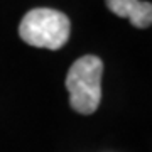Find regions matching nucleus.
Returning <instances> with one entry per match:
<instances>
[{"mask_svg":"<svg viewBox=\"0 0 152 152\" xmlns=\"http://www.w3.org/2000/svg\"><path fill=\"white\" fill-rule=\"evenodd\" d=\"M108 10L117 17L129 19L137 29H147L152 24V4L140 0H105Z\"/></svg>","mask_w":152,"mask_h":152,"instance_id":"7ed1b4c3","label":"nucleus"},{"mask_svg":"<svg viewBox=\"0 0 152 152\" xmlns=\"http://www.w3.org/2000/svg\"><path fill=\"white\" fill-rule=\"evenodd\" d=\"M103 61L95 54H86L71 64L66 76L71 108L81 115L95 113L102 102Z\"/></svg>","mask_w":152,"mask_h":152,"instance_id":"f257e3e1","label":"nucleus"},{"mask_svg":"<svg viewBox=\"0 0 152 152\" xmlns=\"http://www.w3.org/2000/svg\"><path fill=\"white\" fill-rule=\"evenodd\" d=\"M71 32L69 17L54 9L39 7L22 17L19 36L26 44L34 48L58 51L68 42Z\"/></svg>","mask_w":152,"mask_h":152,"instance_id":"f03ea898","label":"nucleus"}]
</instances>
